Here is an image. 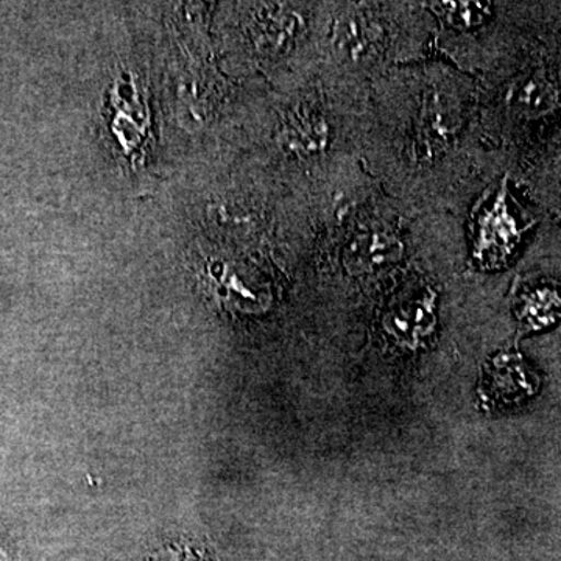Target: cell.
Masks as SVG:
<instances>
[{"label":"cell","instance_id":"1","mask_svg":"<svg viewBox=\"0 0 561 561\" xmlns=\"http://www.w3.org/2000/svg\"><path fill=\"white\" fill-rule=\"evenodd\" d=\"M402 242L393 232L364 230L353 236L345 250V264L354 272H370L400 260Z\"/></svg>","mask_w":561,"mask_h":561},{"label":"cell","instance_id":"2","mask_svg":"<svg viewBox=\"0 0 561 561\" xmlns=\"http://www.w3.org/2000/svg\"><path fill=\"white\" fill-rule=\"evenodd\" d=\"M283 139L297 154H317L330 142V127L317 111L298 110L284 125Z\"/></svg>","mask_w":561,"mask_h":561},{"label":"cell","instance_id":"3","mask_svg":"<svg viewBox=\"0 0 561 561\" xmlns=\"http://www.w3.org/2000/svg\"><path fill=\"white\" fill-rule=\"evenodd\" d=\"M513 108L527 116L548 113L557 103V90L542 77L530 76L516 81L508 95Z\"/></svg>","mask_w":561,"mask_h":561},{"label":"cell","instance_id":"4","mask_svg":"<svg viewBox=\"0 0 561 561\" xmlns=\"http://www.w3.org/2000/svg\"><path fill=\"white\" fill-rule=\"evenodd\" d=\"M424 135L431 146L446 144L459 128L460 117L456 106L446 101L442 94L432 95L431 102L424 106Z\"/></svg>","mask_w":561,"mask_h":561},{"label":"cell","instance_id":"5","mask_svg":"<svg viewBox=\"0 0 561 561\" xmlns=\"http://www.w3.org/2000/svg\"><path fill=\"white\" fill-rule=\"evenodd\" d=\"M391 334L398 337L415 341L416 334L432 327V302L430 300L416 301L409 305L408 309L391 313L389 317Z\"/></svg>","mask_w":561,"mask_h":561},{"label":"cell","instance_id":"6","mask_svg":"<svg viewBox=\"0 0 561 561\" xmlns=\"http://www.w3.org/2000/svg\"><path fill=\"white\" fill-rule=\"evenodd\" d=\"M432 9L457 28H470L482 24L490 14V3L483 2H434Z\"/></svg>","mask_w":561,"mask_h":561},{"label":"cell","instance_id":"7","mask_svg":"<svg viewBox=\"0 0 561 561\" xmlns=\"http://www.w3.org/2000/svg\"><path fill=\"white\" fill-rule=\"evenodd\" d=\"M335 43L350 58L360 57L367 50V25L364 24L359 14H343L335 25Z\"/></svg>","mask_w":561,"mask_h":561}]
</instances>
